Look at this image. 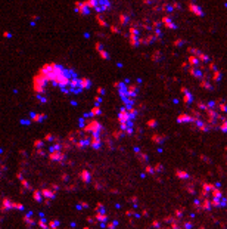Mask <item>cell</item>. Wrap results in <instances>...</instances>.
I'll list each match as a JSON object with an SVG mask.
<instances>
[{
	"instance_id": "8992f818",
	"label": "cell",
	"mask_w": 227,
	"mask_h": 229,
	"mask_svg": "<svg viewBox=\"0 0 227 229\" xmlns=\"http://www.w3.org/2000/svg\"><path fill=\"white\" fill-rule=\"evenodd\" d=\"M94 219H96L97 222H106V220H108V216H106V213H103V211H96Z\"/></svg>"
},
{
	"instance_id": "d6a6232c",
	"label": "cell",
	"mask_w": 227,
	"mask_h": 229,
	"mask_svg": "<svg viewBox=\"0 0 227 229\" xmlns=\"http://www.w3.org/2000/svg\"><path fill=\"white\" fill-rule=\"evenodd\" d=\"M152 228H159V222H158V220H155V222L152 223Z\"/></svg>"
},
{
	"instance_id": "52a82bcc",
	"label": "cell",
	"mask_w": 227,
	"mask_h": 229,
	"mask_svg": "<svg viewBox=\"0 0 227 229\" xmlns=\"http://www.w3.org/2000/svg\"><path fill=\"white\" fill-rule=\"evenodd\" d=\"M40 194H41L43 197H46L47 200H53L55 195H56V194H55V192H52L50 189H41V191H40Z\"/></svg>"
},
{
	"instance_id": "f1b7e54d",
	"label": "cell",
	"mask_w": 227,
	"mask_h": 229,
	"mask_svg": "<svg viewBox=\"0 0 227 229\" xmlns=\"http://www.w3.org/2000/svg\"><path fill=\"white\" fill-rule=\"evenodd\" d=\"M87 223H97V220H96L94 217H90V216H89V217H87Z\"/></svg>"
},
{
	"instance_id": "7402d4cb",
	"label": "cell",
	"mask_w": 227,
	"mask_h": 229,
	"mask_svg": "<svg viewBox=\"0 0 227 229\" xmlns=\"http://www.w3.org/2000/svg\"><path fill=\"white\" fill-rule=\"evenodd\" d=\"M52 151H60V145H59V143L52 145V146H50V152H52Z\"/></svg>"
},
{
	"instance_id": "6da1fadb",
	"label": "cell",
	"mask_w": 227,
	"mask_h": 229,
	"mask_svg": "<svg viewBox=\"0 0 227 229\" xmlns=\"http://www.w3.org/2000/svg\"><path fill=\"white\" fill-rule=\"evenodd\" d=\"M111 7V2L109 0H94L93 9L96 12H105Z\"/></svg>"
},
{
	"instance_id": "d6986e66",
	"label": "cell",
	"mask_w": 227,
	"mask_h": 229,
	"mask_svg": "<svg viewBox=\"0 0 227 229\" xmlns=\"http://www.w3.org/2000/svg\"><path fill=\"white\" fill-rule=\"evenodd\" d=\"M12 209L24 210V206H22V204H18V202H14V201H12Z\"/></svg>"
},
{
	"instance_id": "d4e9b609",
	"label": "cell",
	"mask_w": 227,
	"mask_h": 229,
	"mask_svg": "<svg viewBox=\"0 0 227 229\" xmlns=\"http://www.w3.org/2000/svg\"><path fill=\"white\" fill-rule=\"evenodd\" d=\"M192 228H193V223L192 222H186L183 225V229H192Z\"/></svg>"
},
{
	"instance_id": "7a4b0ae2",
	"label": "cell",
	"mask_w": 227,
	"mask_h": 229,
	"mask_svg": "<svg viewBox=\"0 0 227 229\" xmlns=\"http://www.w3.org/2000/svg\"><path fill=\"white\" fill-rule=\"evenodd\" d=\"M49 158L52 161H64L65 160V152H62V151H52L49 154Z\"/></svg>"
},
{
	"instance_id": "e575fe53",
	"label": "cell",
	"mask_w": 227,
	"mask_h": 229,
	"mask_svg": "<svg viewBox=\"0 0 227 229\" xmlns=\"http://www.w3.org/2000/svg\"><path fill=\"white\" fill-rule=\"evenodd\" d=\"M83 229H90V228H89V226H84V228H83Z\"/></svg>"
},
{
	"instance_id": "5bb4252c",
	"label": "cell",
	"mask_w": 227,
	"mask_h": 229,
	"mask_svg": "<svg viewBox=\"0 0 227 229\" xmlns=\"http://www.w3.org/2000/svg\"><path fill=\"white\" fill-rule=\"evenodd\" d=\"M7 209H12V201H9V200H3V207H2V210H3V211H6Z\"/></svg>"
},
{
	"instance_id": "9c48e42d",
	"label": "cell",
	"mask_w": 227,
	"mask_h": 229,
	"mask_svg": "<svg viewBox=\"0 0 227 229\" xmlns=\"http://www.w3.org/2000/svg\"><path fill=\"white\" fill-rule=\"evenodd\" d=\"M181 90L184 92V102H186V104H190V102H192V99H193V98H192V95H190V92H189V90H186L184 87L181 89Z\"/></svg>"
},
{
	"instance_id": "d590c367",
	"label": "cell",
	"mask_w": 227,
	"mask_h": 229,
	"mask_svg": "<svg viewBox=\"0 0 227 229\" xmlns=\"http://www.w3.org/2000/svg\"><path fill=\"white\" fill-rule=\"evenodd\" d=\"M0 176H2V175H0Z\"/></svg>"
},
{
	"instance_id": "e0dca14e",
	"label": "cell",
	"mask_w": 227,
	"mask_h": 229,
	"mask_svg": "<svg viewBox=\"0 0 227 229\" xmlns=\"http://www.w3.org/2000/svg\"><path fill=\"white\" fill-rule=\"evenodd\" d=\"M211 194H213V198H221V191L217 188H214L211 191Z\"/></svg>"
},
{
	"instance_id": "ba28073f",
	"label": "cell",
	"mask_w": 227,
	"mask_h": 229,
	"mask_svg": "<svg viewBox=\"0 0 227 229\" xmlns=\"http://www.w3.org/2000/svg\"><path fill=\"white\" fill-rule=\"evenodd\" d=\"M199 209L205 210V211L211 210V202H209V200H208V198H205V200H204V202H200V207H199Z\"/></svg>"
},
{
	"instance_id": "484cf974",
	"label": "cell",
	"mask_w": 227,
	"mask_h": 229,
	"mask_svg": "<svg viewBox=\"0 0 227 229\" xmlns=\"http://www.w3.org/2000/svg\"><path fill=\"white\" fill-rule=\"evenodd\" d=\"M146 173H151V175H154V173H155L154 167H151V166H146Z\"/></svg>"
},
{
	"instance_id": "5b68a950",
	"label": "cell",
	"mask_w": 227,
	"mask_h": 229,
	"mask_svg": "<svg viewBox=\"0 0 227 229\" xmlns=\"http://www.w3.org/2000/svg\"><path fill=\"white\" fill-rule=\"evenodd\" d=\"M177 121L179 123H192L193 121V117H190L189 114H181V115H179Z\"/></svg>"
},
{
	"instance_id": "9a60e30c",
	"label": "cell",
	"mask_w": 227,
	"mask_h": 229,
	"mask_svg": "<svg viewBox=\"0 0 227 229\" xmlns=\"http://www.w3.org/2000/svg\"><path fill=\"white\" fill-rule=\"evenodd\" d=\"M189 7L192 9V12H193L195 15H199V16H202V12H200V7L195 6V5H189Z\"/></svg>"
},
{
	"instance_id": "836d02e7",
	"label": "cell",
	"mask_w": 227,
	"mask_h": 229,
	"mask_svg": "<svg viewBox=\"0 0 227 229\" xmlns=\"http://www.w3.org/2000/svg\"><path fill=\"white\" fill-rule=\"evenodd\" d=\"M97 92H99V95H100V96H102V95L105 93V89H102V87H99V89H97Z\"/></svg>"
},
{
	"instance_id": "44dd1931",
	"label": "cell",
	"mask_w": 227,
	"mask_h": 229,
	"mask_svg": "<svg viewBox=\"0 0 227 229\" xmlns=\"http://www.w3.org/2000/svg\"><path fill=\"white\" fill-rule=\"evenodd\" d=\"M117 225H118L117 222H109L108 225H105V228H108V229H115V228H117Z\"/></svg>"
},
{
	"instance_id": "83f0119b",
	"label": "cell",
	"mask_w": 227,
	"mask_h": 229,
	"mask_svg": "<svg viewBox=\"0 0 227 229\" xmlns=\"http://www.w3.org/2000/svg\"><path fill=\"white\" fill-rule=\"evenodd\" d=\"M147 126H149V127H155V126H156V121H155V120H149V121H147Z\"/></svg>"
},
{
	"instance_id": "ac0fdd59",
	"label": "cell",
	"mask_w": 227,
	"mask_h": 229,
	"mask_svg": "<svg viewBox=\"0 0 227 229\" xmlns=\"http://www.w3.org/2000/svg\"><path fill=\"white\" fill-rule=\"evenodd\" d=\"M33 197H34V200H35L37 202H41V194H40V191H34Z\"/></svg>"
},
{
	"instance_id": "4dcf8cb0",
	"label": "cell",
	"mask_w": 227,
	"mask_h": 229,
	"mask_svg": "<svg viewBox=\"0 0 227 229\" xmlns=\"http://www.w3.org/2000/svg\"><path fill=\"white\" fill-rule=\"evenodd\" d=\"M154 170H156V172H161V170H164V167H162L161 164H156V166H155V168H154Z\"/></svg>"
},
{
	"instance_id": "7c38bea8",
	"label": "cell",
	"mask_w": 227,
	"mask_h": 229,
	"mask_svg": "<svg viewBox=\"0 0 227 229\" xmlns=\"http://www.w3.org/2000/svg\"><path fill=\"white\" fill-rule=\"evenodd\" d=\"M81 180L86 183L90 182V173H89L87 170H83V172H81Z\"/></svg>"
},
{
	"instance_id": "3957f363",
	"label": "cell",
	"mask_w": 227,
	"mask_h": 229,
	"mask_svg": "<svg viewBox=\"0 0 227 229\" xmlns=\"http://www.w3.org/2000/svg\"><path fill=\"white\" fill-rule=\"evenodd\" d=\"M75 9H77V12H80L81 15H89L90 14V9H89L84 3H75Z\"/></svg>"
},
{
	"instance_id": "4316f807",
	"label": "cell",
	"mask_w": 227,
	"mask_h": 229,
	"mask_svg": "<svg viewBox=\"0 0 227 229\" xmlns=\"http://www.w3.org/2000/svg\"><path fill=\"white\" fill-rule=\"evenodd\" d=\"M34 146H35V148H40V146H43V141H35V142H34Z\"/></svg>"
},
{
	"instance_id": "2e32d148",
	"label": "cell",
	"mask_w": 227,
	"mask_h": 229,
	"mask_svg": "<svg viewBox=\"0 0 227 229\" xmlns=\"http://www.w3.org/2000/svg\"><path fill=\"white\" fill-rule=\"evenodd\" d=\"M47 225H49V229H58L59 228V220H50Z\"/></svg>"
},
{
	"instance_id": "ffe728a7",
	"label": "cell",
	"mask_w": 227,
	"mask_h": 229,
	"mask_svg": "<svg viewBox=\"0 0 227 229\" xmlns=\"http://www.w3.org/2000/svg\"><path fill=\"white\" fill-rule=\"evenodd\" d=\"M177 176H179L180 179H187V177H189V175H187L186 172H177Z\"/></svg>"
},
{
	"instance_id": "4fadbf2b",
	"label": "cell",
	"mask_w": 227,
	"mask_h": 229,
	"mask_svg": "<svg viewBox=\"0 0 227 229\" xmlns=\"http://www.w3.org/2000/svg\"><path fill=\"white\" fill-rule=\"evenodd\" d=\"M37 225L40 226V229H49V225H47V222L44 220V217H41L40 220L37 222Z\"/></svg>"
},
{
	"instance_id": "1f68e13d",
	"label": "cell",
	"mask_w": 227,
	"mask_h": 229,
	"mask_svg": "<svg viewBox=\"0 0 227 229\" xmlns=\"http://www.w3.org/2000/svg\"><path fill=\"white\" fill-rule=\"evenodd\" d=\"M161 139H164V138H162V136H156V135L154 136V141H155V142H162Z\"/></svg>"
},
{
	"instance_id": "277c9868",
	"label": "cell",
	"mask_w": 227,
	"mask_h": 229,
	"mask_svg": "<svg viewBox=\"0 0 227 229\" xmlns=\"http://www.w3.org/2000/svg\"><path fill=\"white\" fill-rule=\"evenodd\" d=\"M118 120H120V123H124V121H127V120H131V118H130V115H128V112H127V108H126V107L120 111V114H118Z\"/></svg>"
},
{
	"instance_id": "30bf717a",
	"label": "cell",
	"mask_w": 227,
	"mask_h": 229,
	"mask_svg": "<svg viewBox=\"0 0 227 229\" xmlns=\"http://www.w3.org/2000/svg\"><path fill=\"white\" fill-rule=\"evenodd\" d=\"M31 118H33V121H43L44 118H46V115L44 114H31Z\"/></svg>"
},
{
	"instance_id": "603a6c76",
	"label": "cell",
	"mask_w": 227,
	"mask_h": 229,
	"mask_svg": "<svg viewBox=\"0 0 227 229\" xmlns=\"http://www.w3.org/2000/svg\"><path fill=\"white\" fill-rule=\"evenodd\" d=\"M164 22H165V25H167L168 28H174V27H175L174 24H171V21L168 19V18H165V19H164Z\"/></svg>"
},
{
	"instance_id": "8fae6325",
	"label": "cell",
	"mask_w": 227,
	"mask_h": 229,
	"mask_svg": "<svg viewBox=\"0 0 227 229\" xmlns=\"http://www.w3.org/2000/svg\"><path fill=\"white\" fill-rule=\"evenodd\" d=\"M80 84H81V87L86 90V89H89L92 86V81L89 80V78H83V80H80Z\"/></svg>"
},
{
	"instance_id": "cb8c5ba5",
	"label": "cell",
	"mask_w": 227,
	"mask_h": 229,
	"mask_svg": "<svg viewBox=\"0 0 227 229\" xmlns=\"http://www.w3.org/2000/svg\"><path fill=\"white\" fill-rule=\"evenodd\" d=\"M96 211H103V213H105V207H103L102 202H99V204L96 206Z\"/></svg>"
},
{
	"instance_id": "f546056e",
	"label": "cell",
	"mask_w": 227,
	"mask_h": 229,
	"mask_svg": "<svg viewBox=\"0 0 227 229\" xmlns=\"http://www.w3.org/2000/svg\"><path fill=\"white\" fill-rule=\"evenodd\" d=\"M52 139H55V136L50 135V133H49V135H46V138H44V141H52ZM55 141H56V139H55Z\"/></svg>"
}]
</instances>
